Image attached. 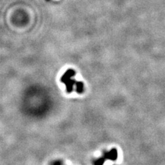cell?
Wrapping results in <instances>:
<instances>
[{
    "label": "cell",
    "mask_w": 165,
    "mask_h": 165,
    "mask_svg": "<svg viewBox=\"0 0 165 165\" xmlns=\"http://www.w3.org/2000/svg\"><path fill=\"white\" fill-rule=\"evenodd\" d=\"M76 74V72L74 70L69 69L65 72L61 78V81L66 86L67 92H71L73 90L74 85L77 86L78 84V81H76L72 78V77Z\"/></svg>",
    "instance_id": "1"
},
{
    "label": "cell",
    "mask_w": 165,
    "mask_h": 165,
    "mask_svg": "<svg viewBox=\"0 0 165 165\" xmlns=\"http://www.w3.org/2000/svg\"><path fill=\"white\" fill-rule=\"evenodd\" d=\"M106 158L112 160H116V158H117V151L116 149L112 150L111 152L106 154Z\"/></svg>",
    "instance_id": "2"
},
{
    "label": "cell",
    "mask_w": 165,
    "mask_h": 165,
    "mask_svg": "<svg viewBox=\"0 0 165 165\" xmlns=\"http://www.w3.org/2000/svg\"><path fill=\"white\" fill-rule=\"evenodd\" d=\"M102 163H103V160L101 159V160H99L98 162H97L96 165H102Z\"/></svg>",
    "instance_id": "3"
},
{
    "label": "cell",
    "mask_w": 165,
    "mask_h": 165,
    "mask_svg": "<svg viewBox=\"0 0 165 165\" xmlns=\"http://www.w3.org/2000/svg\"><path fill=\"white\" fill-rule=\"evenodd\" d=\"M55 165H61L59 163H58V162H56V163L55 164Z\"/></svg>",
    "instance_id": "4"
}]
</instances>
